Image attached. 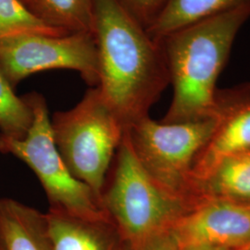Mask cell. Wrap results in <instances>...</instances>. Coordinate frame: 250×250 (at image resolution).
<instances>
[{
    "label": "cell",
    "instance_id": "obj_17",
    "mask_svg": "<svg viewBox=\"0 0 250 250\" xmlns=\"http://www.w3.org/2000/svg\"><path fill=\"white\" fill-rule=\"evenodd\" d=\"M146 30L161 13L167 0H118Z\"/></svg>",
    "mask_w": 250,
    "mask_h": 250
},
{
    "label": "cell",
    "instance_id": "obj_11",
    "mask_svg": "<svg viewBox=\"0 0 250 250\" xmlns=\"http://www.w3.org/2000/svg\"><path fill=\"white\" fill-rule=\"evenodd\" d=\"M0 235L7 250H52L45 213L12 198H0Z\"/></svg>",
    "mask_w": 250,
    "mask_h": 250
},
{
    "label": "cell",
    "instance_id": "obj_3",
    "mask_svg": "<svg viewBox=\"0 0 250 250\" xmlns=\"http://www.w3.org/2000/svg\"><path fill=\"white\" fill-rule=\"evenodd\" d=\"M101 204L134 250L170 232L190 211L149 177L137 160L126 133L107 172Z\"/></svg>",
    "mask_w": 250,
    "mask_h": 250
},
{
    "label": "cell",
    "instance_id": "obj_9",
    "mask_svg": "<svg viewBox=\"0 0 250 250\" xmlns=\"http://www.w3.org/2000/svg\"><path fill=\"white\" fill-rule=\"evenodd\" d=\"M217 127L198 153L192 178L201 197V186L226 159L250 148V83L218 90Z\"/></svg>",
    "mask_w": 250,
    "mask_h": 250
},
{
    "label": "cell",
    "instance_id": "obj_10",
    "mask_svg": "<svg viewBox=\"0 0 250 250\" xmlns=\"http://www.w3.org/2000/svg\"><path fill=\"white\" fill-rule=\"evenodd\" d=\"M45 217L52 250H134L107 214L88 218L48 209Z\"/></svg>",
    "mask_w": 250,
    "mask_h": 250
},
{
    "label": "cell",
    "instance_id": "obj_6",
    "mask_svg": "<svg viewBox=\"0 0 250 250\" xmlns=\"http://www.w3.org/2000/svg\"><path fill=\"white\" fill-rule=\"evenodd\" d=\"M33 112V123L22 139L0 135V152L23 161L45 190L49 209L98 218L107 213L99 197L75 178L54 141L51 118L45 98L36 92L23 97Z\"/></svg>",
    "mask_w": 250,
    "mask_h": 250
},
{
    "label": "cell",
    "instance_id": "obj_19",
    "mask_svg": "<svg viewBox=\"0 0 250 250\" xmlns=\"http://www.w3.org/2000/svg\"><path fill=\"white\" fill-rule=\"evenodd\" d=\"M28 9L40 18V0H21ZM43 20V19H42Z\"/></svg>",
    "mask_w": 250,
    "mask_h": 250
},
{
    "label": "cell",
    "instance_id": "obj_1",
    "mask_svg": "<svg viewBox=\"0 0 250 250\" xmlns=\"http://www.w3.org/2000/svg\"><path fill=\"white\" fill-rule=\"evenodd\" d=\"M99 93L125 130L149 116L170 83L161 41L118 0H94Z\"/></svg>",
    "mask_w": 250,
    "mask_h": 250
},
{
    "label": "cell",
    "instance_id": "obj_22",
    "mask_svg": "<svg viewBox=\"0 0 250 250\" xmlns=\"http://www.w3.org/2000/svg\"><path fill=\"white\" fill-rule=\"evenodd\" d=\"M238 250H250V243L249 245H247L246 247H244V248H242V249Z\"/></svg>",
    "mask_w": 250,
    "mask_h": 250
},
{
    "label": "cell",
    "instance_id": "obj_5",
    "mask_svg": "<svg viewBox=\"0 0 250 250\" xmlns=\"http://www.w3.org/2000/svg\"><path fill=\"white\" fill-rule=\"evenodd\" d=\"M54 141L72 175L101 201L107 172L123 142L125 129L102 99L98 87L51 118Z\"/></svg>",
    "mask_w": 250,
    "mask_h": 250
},
{
    "label": "cell",
    "instance_id": "obj_2",
    "mask_svg": "<svg viewBox=\"0 0 250 250\" xmlns=\"http://www.w3.org/2000/svg\"><path fill=\"white\" fill-rule=\"evenodd\" d=\"M250 8L234 9L185 27L161 40L173 96L161 122L177 124L216 117L217 80Z\"/></svg>",
    "mask_w": 250,
    "mask_h": 250
},
{
    "label": "cell",
    "instance_id": "obj_20",
    "mask_svg": "<svg viewBox=\"0 0 250 250\" xmlns=\"http://www.w3.org/2000/svg\"><path fill=\"white\" fill-rule=\"evenodd\" d=\"M182 250H232L225 248H218V247H209V246H197V247H190Z\"/></svg>",
    "mask_w": 250,
    "mask_h": 250
},
{
    "label": "cell",
    "instance_id": "obj_13",
    "mask_svg": "<svg viewBox=\"0 0 250 250\" xmlns=\"http://www.w3.org/2000/svg\"><path fill=\"white\" fill-rule=\"evenodd\" d=\"M202 200L220 198L250 203V148L224 160L201 186Z\"/></svg>",
    "mask_w": 250,
    "mask_h": 250
},
{
    "label": "cell",
    "instance_id": "obj_16",
    "mask_svg": "<svg viewBox=\"0 0 250 250\" xmlns=\"http://www.w3.org/2000/svg\"><path fill=\"white\" fill-rule=\"evenodd\" d=\"M33 123V112L24 98H19L0 68V135L22 139Z\"/></svg>",
    "mask_w": 250,
    "mask_h": 250
},
{
    "label": "cell",
    "instance_id": "obj_12",
    "mask_svg": "<svg viewBox=\"0 0 250 250\" xmlns=\"http://www.w3.org/2000/svg\"><path fill=\"white\" fill-rule=\"evenodd\" d=\"M245 7L250 8V0H167L146 32L161 41L180 29Z\"/></svg>",
    "mask_w": 250,
    "mask_h": 250
},
{
    "label": "cell",
    "instance_id": "obj_14",
    "mask_svg": "<svg viewBox=\"0 0 250 250\" xmlns=\"http://www.w3.org/2000/svg\"><path fill=\"white\" fill-rule=\"evenodd\" d=\"M40 18L71 34L94 35V0H40Z\"/></svg>",
    "mask_w": 250,
    "mask_h": 250
},
{
    "label": "cell",
    "instance_id": "obj_15",
    "mask_svg": "<svg viewBox=\"0 0 250 250\" xmlns=\"http://www.w3.org/2000/svg\"><path fill=\"white\" fill-rule=\"evenodd\" d=\"M27 33L50 36L71 34L36 16L21 0H0V39Z\"/></svg>",
    "mask_w": 250,
    "mask_h": 250
},
{
    "label": "cell",
    "instance_id": "obj_21",
    "mask_svg": "<svg viewBox=\"0 0 250 250\" xmlns=\"http://www.w3.org/2000/svg\"><path fill=\"white\" fill-rule=\"evenodd\" d=\"M0 250H6L5 245H4V242H3V239H2V237H1V235H0Z\"/></svg>",
    "mask_w": 250,
    "mask_h": 250
},
{
    "label": "cell",
    "instance_id": "obj_4",
    "mask_svg": "<svg viewBox=\"0 0 250 250\" xmlns=\"http://www.w3.org/2000/svg\"><path fill=\"white\" fill-rule=\"evenodd\" d=\"M216 127V118L165 124L147 116L125 133L137 160L154 183L192 210L202 202L192 178L193 165Z\"/></svg>",
    "mask_w": 250,
    "mask_h": 250
},
{
    "label": "cell",
    "instance_id": "obj_7",
    "mask_svg": "<svg viewBox=\"0 0 250 250\" xmlns=\"http://www.w3.org/2000/svg\"><path fill=\"white\" fill-rule=\"evenodd\" d=\"M0 68L12 86L36 72L55 69L76 71L89 85L99 84L96 39L87 33H27L1 38Z\"/></svg>",
    "mask_w": 250,
    "mask_h": 250
},
{
    "label": "cell",
    "instance_id": "obj_18",
    "mask_svg": "<svg viewBox=\"0 0 250 250\" xmlns=\"http://www.w3.org/2000/svg\"><path fill=\"white\" fill-rule=\"evenodd\" d=\"M138 250H181L178 244L171 232H166L159 235L152 240L145 244L143 247Z\"/></svg>",
    "mask_w": 250,
    "mask_h": 250
},
{
    "label": "cell",
    "instance_id": "obj_8",
    "mask_svg": "<svg viewBox=\"0 0 250 250\" xmlns=\"http://www.w3.org/2000/svg\"><path fill=\"white\" fill-rule=\"evenodd\" d=\"M180 250L209 246L238 250L250 243V203L208 198L171 229Z\"/></svg>",
    "mask_w": 250,
    "mask_h": 250
}]
</instances>
